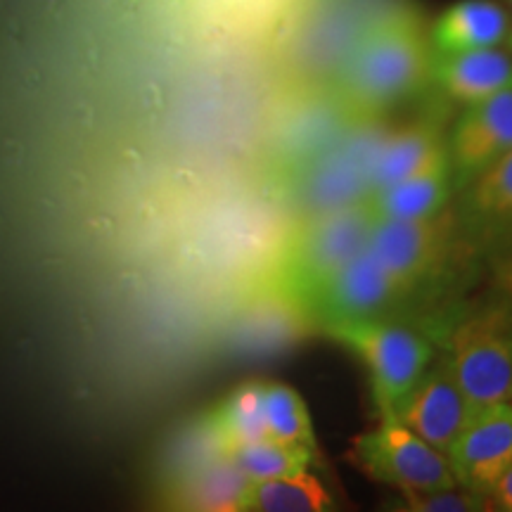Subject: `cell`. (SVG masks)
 Instances as JSON below:
<instances>
[{"label":"cell","instance_id":"1","mask_svg":"<svg viewBox=\"0 0 512 512\" xmlns=\"http://www.w3.org/2000/svg\"><path fill=\"white\" fill-rule=\"evenodd\" d=\"M427 69V48L413 17L389 15L363 34L339 74V95L351 112L370 117L408 98Z\"/></svg>","mask_w":512,"mask_h":512},{"label":"cell","instance_id":"2","mask_svg":"<svg viewBox=\"0 0 512 512\" xmlns=\"http://www.w3.org/2000/svg\"><path fill=\"white\" fill-rule=\"evenodd\" d=\"M375 223L366 200L311 216L275 256L268 278L271 292L297 309L313 287L368 247Z\"/></svg>","mask_w":512,"mask_h":512},{"label":"cell","instance_id":"3","mask_svg":"<svg viewBox=\"0 0 512 512\" xmlns=\"http://www.w3.org/2000/svg\"><path fill=\"white\" fill-rule=\"evenodd\" d=\"M366 363L380 415H394L434 358L427 332L389 318L358 320L325 330Z\"/></svg>","mask_w":512,"mask_h":512},{"label":"cell","instance_id":"4","mask_svg":"<svg viewBox=\"0 0 512 512\" xmlns=\"http://www.w3.org/2000/svg\"><path fill=\"white\" fill-rule=\"evenodd\" d=\"M446 356L475 411L512 401V304L467 313L448 335Z\"/></svg>","mask_w":512,"mask_h":512},{"label":"cell","instance_id":"5","mask_svg":"<svg viewBox=\"0 0 512 512\" xmlns=\"http://www.w3.org/2000/svg\"><path fill=\"white\" fill-rule=\"evenodd\" d=\"M363 475L401 491H437L460 486L446 453L422 441L394 415H382L375 430L358 434L349 451Z\"/></svg>","mask_w":512,"mask_h":512},{"label":"cell","instance_id":"6","mask_svg":"<svg viewBox=\"0 0 512 512\" xmlns=\"http://www.w3.org/2000/svg\"><path fill=\"white\" fill-rule=\"evenodd\" d=\"M408 297L411 292L403 290L366 247L342 268H337L330 278L313 287L297 309L323 330H330L335 325L358 323V320L387 318L389 311Z\"/></svg>","mask_w":512,"mask_h":512},{"label":"cell","instance_id":"7","mask_svg":"<svg viewBox=\"0 0 512 512\" xmlns=\"http://www.w3.org/2000/svg\"><path fill=\"white\" fill-rule=\"evenodd\" d=\"M460 242L453 204L439 214L415 221H377L368 252L403 290L415 292L437 275Z\"/></svg>","mask_w":512,"mask_h":512},{"label":"cell","instance_id":"8","mask_svg":"<svg viewBox=\"0 0 512 512\" xmlns=\"http://www.w3.org/2000/svg\"><path fill=\"white\" fill-rule=\"evenodd\" d=\"M453 204L458 238L494 264L512 266V152L484 169Z\"/></svg>","mask_w":512,"mask_h":512},{"label":"cell","instance_id":"9","mask_svg":"<svg viewBox=\"0 0 512 512\" xmlns=\"http://www.w3.org/2000/svg\"><path fill=\"white\" fill-rule=\"evenodd\" d=\"M472 415L475 408L467 401L444 351L441 356L434 354L430 366L422 370L420 380L396 408L394 418L422 441L446 453Z\"/></svg>","mask_w":512,"mask_h":512},{"label":"cell","instance_id":"10","mask_svg":"<svg viewBox=\"0 0 512 512\" xmlns=\"http://www.w3.org/2000/svg\"><path fill=\"white\" fill-rule=\"evenodd\" d=\"M446 460L463 489L489 496L491 486L512 463V401L475 411L448 446Z\"/></svg>","mask_w":512,"mask_h":512},{"label":"cell","instance_id":"11","mask_svg":"<svg viewBox=\"0 0 512 512\" xmlns=\"http://www.w3.org/2000/svg\"><path fill=\"white\" fill-rule=\"evenodd\" d=\"M446 147L456 192L512 152V88L467 105Z\"/></svg>","mask_w":512,"mask_h":512},{"label":"cell","instance_id":"12","mask_svg":"<svg viewBox=\"0 0 512 512\" xmlns=\"http://www.w3.org/2000/svg\"><path fill=\"white\" fill-rule=\"evenodd\" d=\"M453 195L456 190H453L451 162L446 155L430 169L370 192L366 202L377 221H415L444 211Z\"/></svg>","mask_w":512,"mask_h":512},{"label":"cell","instance_id":"13","mask_svg":"<svg viewBox=\"0 0 512 512\" xmlns=\"http://www.w3.org/2000/svg\"><path fill=\"white\" fill-rule=\"evenodd\" d=\"M434 76L448 95L472 105L512 88V57L498 48L437 53Z\"/></svg>","mask_w":512,"mask_h":512},{"label":"cell","instance_id":"14","mask_svg":"<svg viewBox=\"0 0 512 512\" xmlns=\"http://www.w3.org/2000/svg\"><path fill=\"white\" fill-rule=\"evenodd\" d=\"M510 34V19L496 0H458L432 27L437 53L496 48Z\"/></svg>","mask_w":512,"mask_h":512},{"label":"cell","instance_id":"15","mask_svg":"<svg viewBox=\"0 0 512 512\" xmlns=\"http://www.w3.org/2000/svg\"><path fill=\"white\" fill-rule=\"evenodd\" d=\"M446 155V143L441 140L437 128L430 126L406 128V131L380 138L373 159H370L368 195L418 174V171L430 169Z\"/></svg>","mask_w":512,"mask_h":512},{"label":"cell","instance_id":"16","mask_svg":"<svg viewBox=\"0 0 512 512\" xmlns=\"http://www.w3.org/2000/svg\"><path fill=\"white\" fill-rule=\"evenodd\" d=\"M332 498L309 470L285 477L249 479L238 512H323Z\"/></svg>","mask_w":512,"mask_h":512},{"label":"cell","instance_id":"17","mask_svg":"<svg viewBox=\"0 0 512 512\" xmlns=\"http://www.w3.org/2000/svg\"><path fill=\"white\" fill-rule=\"evenodd\" d=\"M207 427L219 456H226L233 448L268 437L264 403H261V382H249L245 387L233 389L211 411Z\"/></svg>","mask_w":512,"mask_h":512},{"label":"cell","instance_id":"18","mask_svg":"<svg viewBox=\"0 0 512 512\" xmlns=\"http://www.w3.org/2000/svg\"><path fill=\"white\" fill-rule=\"evenodd\" d=\"M261 403H264L268 437L316 451V434H313L309 408L297 394V389L280 382H261Z\"/></svg>","mask_w":512,"mask_h":512},{"label":"cell","instance_id":"19","mask_svg":"<svg viewBox=\"0 0 512 512\" xmlns=\"http://www.w3.org/2000/svg\"><path fill=\"white\" fill-rule=\"evenodd\" d=\"M311 448L283 444L271 437H264L252 444L238 446L226 453V458L233 463L247 479H266V477H285L297 475V472L309 470Z\"/></svg>","mask_w":512,"mask_h":512},{"label":"cell","instance_id":"20","mask_svg":"<svg viewBox=\"0 0 512 512\" xmlns=\"http://www.w3.org/2000/svg\"><path fill=\"white\" fill-rule=\"evenodd\" d=\"M249 479L226 456L207 470L192 484V503L202 510H238L242 491Z\"/></svg>","mask_w":512,"mask_h":512},{"label":"cell","instance_id":"21","mask_svg":"<svg viewBox=\"0 0 512 512\" xmlns=\"http://www.w3.org/2000/svg\"><path fill=\"white\" fill-rule=\"evenodd\" d=\"M406 510L413 512H472L489 510V501L484 496L472 494L463 486H451V489L437 491H403Z\"/></svg>","mask_w":512,"mask_h":512},{"label":"cell","instance_id":"22","mask_svg":"<svg viewBox=\"0 0 512 512\" xmlns=\"http://www.w3.org/2000/svg\"><path fill=\"white\" fill-rule=\"evenodd\" d=\"M486 498H489L491 508L512 512V463L505 467L503 475L496 479V484L491 486L489 496Z\"/></svg>","mask_w":512,"mask_h":512},{"label":"cell","instance_id":"23","mask_svg":"<svg viewBox=\"0 0 512 512\" xmlns=\"http://www.w3.org/2000/svg\"><path fill=\"white\" fill-rule=\"evenodd\" d=\"M510 5H512V0H510Z\"/></svg>","mask_w":512,"mask_h":512}]
</instances>
